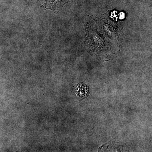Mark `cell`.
I'll return each instance as SVG.
<instances>
[{"label":"cell","mask_w":152,"mask_h":152,"mask_svg":"<svg viewBox=\"0 0 152 152\" xmlns=\"http://www.w3.org/2000/svg\"><path fill=\"white\" fill-rule=\"evenodd\" d=\"M86 42L89 49L95 52H100L111 49L102 35L95 29L90 26L87 28Z\"/></svg>","instance_id":"obj_1"},{"label":"cell","mask_w":152,"mask_h":152,"mask_svg":"<svg viewBox=\"0 0 152 152\" xmlns=\"http://www.w3.org/2000/svg\"><path fill=\"white\" fill-rule=\"evenodd\" d=\"M72 0H48L47 2L42 6V7L53 11L56 13L62 10L63 7L66 3L70 2Z\"/></svg>","instance_id":"obj_2"},{"label":"cell","mask_w":152,"mask_h":152,"mask_svg":"<svg viewBox=\"0 0 152 152\" xmlns=\"http://www.w3.org/2000/svg\"><path fill=\"white\" fill-rule=\"evenodd\" d=\"M88 94V89L86 85L83 84L80 85L78 87V89L77 91V94L79 98L80 99H84L87 97Z\"/></svg>","instance_id":"obj_3"}]
</instances>
